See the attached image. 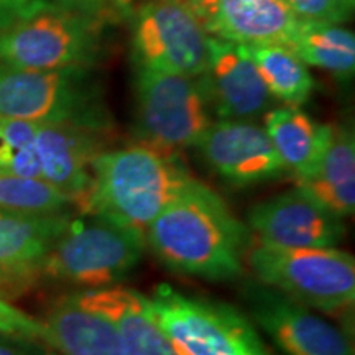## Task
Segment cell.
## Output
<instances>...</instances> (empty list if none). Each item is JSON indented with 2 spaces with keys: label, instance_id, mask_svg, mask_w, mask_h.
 Masks as SVG:
<instances>
[{
  "label": "cell",
  "instance_id": "cell-9",
  "mask_svg": "<svg viewBox=\"0 0 355 355\" xmlns=\"http://www.w3.org/2000/svg\"><path fill=\"white\" fill-rule=\"evenodd\" d=\"M133 20L137 66L162 73L199 78L209 61V42L184 0H148Z\"/></svg>",
  "mask_w": 355,
  "mask_h": 355
},
{
  "label": "cell",
  "instance_id": "cell-18",
  "mask_svg": "<svg viewBox=\"0 0 355 355\" xmlns=\"http://www.w3.org/2000/svg\"><path fill=\"white\" fill-rule=\"evenodd\" d=\"M42 327V340L60 355H123L114 324L74 295L58 301Z\"/></svg>",
  "mask_w": 355,
  "mask_h": 355
},
{
  "label": "cell",
  "instance_id": "cell-14",
  "mask_svg": "<svg viewBox=\"0 0 355 355\" xmlns=\"http://www.w3.org/2000/svg\"><path fill=\"white\" fill-rule=\"evenodd\" d=\"M105 122H58L40 125L37 150L43 180L48 181L73 204L86 193L91 183V166L105 150Z\"/></svg>",
  "mask_w": 355,
  "mask_h": 355
},
{
  "label": "cell",
  "instance_id": "cell-17",
  "mask_svg": "<svg viewBox=\"0 0 355 355\" xmlns=\"http://www.w3.org/2000/svg\"><path fill=\"white\" fill-rule=\"evenodd\" d=\"M78 301L104 314L117 331L123 355H176L165 332L158 327L146 296L132 288L109 286L74 293Z\"/></svg>",
  "mask_w": 355,
  "mask_h": 355
},
{
  "label": "cell",
  "instance_id": "cell-15",
  "mask_svg": "<svg viewBox=\"0 0 355 355\" xmlns=\"http://www.w3.org/2000/svg\"><path fill=\"white\" fill-rule=\"evenodd\" d=\"M212 38L235 44H288L300 19L282 0H184Z\"/></svg>",
  "mask_w": 355,
  "mask_h": 355
},
{
  "label": "cell",
  "instance_id": "cell-26",
  "mask_svg": "<svg viewBox=\"0 0 355 355\" xmlns=\"http://www.w3.org/2000/svg\"><path fill=\"white\" fill-rule=\"evenodd\" d=\"M56 3L101 26L123 19L114 0H56Z\"/></svg>",
  "mask_w": 355,
  "mask_h": 355
},
{
  "label": "cell",
  "instance_id": "cell-19",
  "mask_svg": "<svg viewBox=\"0 0 355 355\" xmlns=\"http://www.w3.org/2000/svg\"><path fill=\"white\" fill-rule=\"evenodd\" d=\"M263 128L285 171L296 180L318 166L332 135V125L318 123L296 105L268 110Z\"/></svg>",
  "mask_w": 355,
  "mask_h": 355
},
{
  "label": "cell",
  "instance_id": "cell-27",
  "mask_svg": "<svg viewBox=\"0 0 355 355\" xmlns=\"http://www.w3.org/2000/svg\"><path fill=\"white\" fill-rule=\"evenodd\" d=\"M40 125L43 123L13 121V119H0V133L10 150L25 148V146L35 145V139Z\"/></svg>",
  "mask_w": 355,
  "mask_h": 355
},
{
  "label": "cell",
  "instance_id": "cell-29",
  "mask_svg": "<svg viewBox=\"0 0 355 355\" xmlns=\"http://www.w3.org/2000/svg\"><path fill=\"white\" fill-rule=\"evenodd\" d=\"M48 6L50 0H0V30Z\"/></svg>",
  "mask_w": 355,
  "mask_h": 355
},
{
  "label": "cell",
  "instance_id": "cell-32",
  "mask_svg": "<svg viewBox=\"0 0 355 355\" xmlns=\"http://www.w3.org/2000/svg\"><path fill=\"white\" fill-rule=\"evenodd\" d=\"M3 337H7V336L0 334V355H26L24 350H21L20 347H17L15 344L7 343Z\"/></svg>",
  "mask_w": 355,
  "mask_h": 355
},
{
  "label": "cell",
  "instance_id": "cell-11",
  "mask_svg": "<svg viewBox=\"0 0 355 355\" xmlns=\"http://www.w3.org/2000/svg\"><path fill=\"white\" fill-rule=\"evenodd\" d=\"M248 230L257 245L272 248H332L345 235L343 219L298 186L255 204Z\"/></svg>",
  "mask_w": 355,
  "mask_h": 355
},
{
  "label": "cell",
  "instance_id": "cell-24",
  "mask_svg": "<svg viewBox=\"0 0 355 355\" xmlns=\"http://www.w3.org/2000/svg\"><path fill=\"white\" fill-rule=\"evenodd\" d=\"M285 3L300 20L339 25L352 15L343 0H285Z\"/></svg>",
  "mask_w": 355,
  "mask_h": 355
},
{
  "label": "cell",
  "instance_id": "cell-20",
  "mask_svg": "<svg viewBox=\"0 0 355 355\" xmlns=\"http://www.w3.org/2000/svg\"><path fill=\"white\" fill-rule=\"evenodd\" d=\"M327 211L340 219L355 209V139L347 127H332V135L318 166L296 180Z\"/></svg>",
  "mask_w": 355,
  "mask_h": 355
},
{
  "label": "cell",
  "instance_id": "cell-22",
  "mask_svg": "<svg viewBox=\"0 0 355 355\" xmlns=\"http://www.w3.org/2000/svg\"><path fill=\"white\" fill-rule=\"evenodd\" d=\"M241 46L273 97L296 107L309 99L314 91V79L308 66L286 44L261 43Z\"/></svg>",
  "mask_w": 355,
  "mask_h": 355
},
{
  "label": "cell",
  "instance_id": "cell-12",
  "mask_svg": "<svg viewBox=\"0 0 355 355\" xmlns=\"http://www.w3.org/2000/svg\"><path fill=\"white\" fill-rule=\"evenodd\" d=\"M196 148L207 166L232 184L261 183L285 173L265 128L252 121L212 122Z\"/></svg>",
  "mask_w": 355,
  "mask_h": 355
},
{
  "label": "cell",
  "instance_id": "cell-28",
  "mask_svg": "<svg viewBox=\"0 0 355 355\" xmlns=\"http://www.w3.org/2000/svg\"><path fill=\"white\" fill-rule=\"evenodd\" d=\"M7 173H12V175L21 178H32V180H43L42 165H40L35 145L25 146V148L19 150H12Z\"/></svg>",
  "mask_w": 355,
  "mask_h": 355
},
{
  "label": "cell",
  "instance_id": "cell-30",
  "mask_svg": "<svg viewBox=\"0 0 355 355\" xmlns=\"http://www.w3.org/2000/svg\"><path fill=\"white\" fill-rule=\"evenodd\" d=\"M114 2L123 19H125V17H130L132 19V15L137 12V8L144 6L148 0H114Z\"/></svg>",
  "mask_w": 355,
  "mask_h": 355
},
{
  "label": "cell",
  "instance_id": "cell-6",
  "mask_svg": "<svg viewBox=\"0 0 355 355\" xmlns=\"http://www.w3.org/2000/svg\"><path fill=\"white\" fill-rule=\"evenodd\" d=\"M101 25L58 3L0 30V64L20 69H87L101 55Z\"/></svg>",
  "mask_w": 355,
  "mask_h": 355
},
{
  "label": "cell",
  "instance_id": "cell-23",
  "mask_svg": "<svg viewBox=\"0 0 355 355\" xmlns=\"http://www.w3.org/2000/svg\"><path fill=\"white\" fill-rule=\"evenodd\" d=\"M73 201L44 180L0 171V211L21 214H58Z\"/></svg>",
  "mask_w": 355,
  "mask_h": 355
},
{
  "label": "cell",
  "instance_id": "cell-34",
  "mask_svg": "<svg viewBox=\"0 0 355 355\" xmlns=\"http://www.w3.org/2000/svg\"><path fill=\"white\" fill-rule=\"evenodd\" d=\"M282 2H285V0H282Z\"/></svg>",
  "mask_w": 355,
  "mask_h": 355
},
{
  "label": "cell",
  "instance_id": "cell-10",
  "mask_svg": "<svg viewBox=\"0 0 355 355\" xmlns=\"http://www.w3.org/2000/svg\"><path fill=\"white\" fill-rule=\"evenodd\" d=\"M243 290L250 314L285 355H355L350 337L308 306L265 285Z\"/></svg>",
  "mask_w": 355,
  "mask_h": 355
},
{
  "label": "cell",
  "instance_id": "cell-7",
  "mask_svg": "<svg viewBox=\"0 0 355 355\" xmlns=\"http://www.w3.org/2000/svg\"><path fill=\"white\" fill-rule=\"evenodd\" d=\"M137 137L166 157L196 146L211 125V110L198 78L139 68Z\"/></svg>",
  "mask_w": 355,
  "mask_h": 355
},
{
  "label": "cell",
  "instance_id": "cell-8",
  "mask_svg": "<svg viewBox=\"0 0 355 355\" xmlns=\"http://www.w3.org/2000/svg\"><path fill=\"white\" fill-rule=\"evenodd\" d=\"M0 119L35 123L105 122L87 69L37 71L0 64Z\"/></svg>",
  "mask_w": 355,
  "mask_h": 355
},
{
  "label": "cell",
  "instance_id": "cell-5",
  "mask_svg": "<svg viewBox=\"0 0 355 355\" xmlns=\"http://www.w3.org/2000/svg\"><path fill=\"white\" fill-rule=\"evenodd\" d=\"M245 261L261 285L321 313L337 314L355 303V259L339 248L255 245Z\"/></svg>",
  "mask_w": 355,
  "mask_h": 355
},
{
  "label": "cell",
  "instance_id": "cell-1",
  "mask_svg": "<svg viewBox=\"0 0 355 355\" xmlns=\"http://www.w3.org/2000/svg\"><path fill=\"white\" fill-rule=\"evenodd\" d=\"M145 242L171 272L230 282L243 272L250 230L214 189L191 178L145 229Z\"/></svg>",
  "mask_w": 355,
  "mask_h": 355
},
{
  "label": "cell",
  "instance_id": "cell-25",
  "mask_svg": "<svg viewBox=\"0 0 355 355\" xmlns=\"http://www.w3.org/2000/svg\"><path fill=\"white\" fill-rule=\"evenodd\" d=\"M0 334L19 339H42L43 327L42 322L8 303L0 293Z\"/></svg>",
  "mask_w": 355,
  "mask_h": 355
},
{
  "label": "cell",
  "instance_id": "cell-31",
  "mask_svg": "<svg viewBox=\"0 0 355 355\" xmlns=\"http://www.w3.org/2000/svg\"><path fill=\"white\" fill-rule=\"evenodd\" d=\"M10 146L6 144V140L2 139V133H0V171H7L8 162H10Z\"/></svg>",
  "mask_w": 355,
  "mask_h": 355
},
{
  "label": "cell",
  "instance_id": "cell-4",
  "mask_svg": "<svg viewBox=\"0 0 355 355\" xmlns=\"http://www.w3.org/2000/svg\"><path fill=\"white\" fill-rule=\"evenodd\" d=\"M150 313L176 355H272L254 324L232 306L162 283L146 296Z\"/></svg>",
  "mask_w": 355,
  "mask_h": 355
},
{
  "label": "cell",
  "instance_id": "cell-33",
  "mask_svg": "<svg viewBox=\"0 0 355 355\" xmlns=\"http://www.w3.org/2000/svg\"><path fill=\"white\" fill-rule=\"evenodd\" d=\"M344 2V6L349 8V10H352L354 12V7H355V0H343Z\"/></svg>",
  "mask_w": 355,
  "mask_h": 355
},
{
  "label": "cell",
  "instance_id": "cell-21",
  "mask_svg": "<svg viewBox=\"0 0 355 355\" xmlns=\"http://www.w3.org/2000/svg\"><path fill=\"white\" fill-rule=\"evenodd\" d=\"M304 64L350 79L355 71V37L337 24L300 20L291 42L286 44Z\"/></svg>",
  "mask_w": 355,
  "mask_h": 355
},
{
  "label": "cell",
  "instance_id": "cell-2",
  "mask_svg": "<svg viewBox=\"0 0 355 355\" xmlns=\"http://www.w3.org/2000/svg\"><path fill=\"white\" fill-rule=\"evenodd\" d=\"M191 178L175 157L150 146L104 150L92 162L91 183L74 206L84 216L104 217L145 234Z\"/></svg>",
  "mask_w": 355,
  "mask_h": 355
},
{
  "label": "cell",
  "instance_id": "cell-16",
  "mask_svg": "<svg viewBox=\"0 0 355 355\" xmlns=\"http://www.w3.org/2000/svg\"><path fill=\"white\" fill-rule=\"evenodd\" d=\"M71 217L58 214H21L0 211V293L30 285L56 237Z\"/></svg>",
  "mask_w": 355,
  "mask_h": 355
},
{
  "label": "cell",
  "instance_id": "cell-3",
  "mask_svg": "<svg viewBox=\"0 0 355 355\" xmlns=\"http://www.w3.org/2000/svg\"><path fill=\"white\" fill-rule=\"evenodd\" d=\"M145 234L97 216L71 219L44 257L42 275L84 291L115 286L140 263Z\"/></svg>",
  "mask_w": 355,
  "mask_h": 355
},
{
  "label": "cell",
  "instance_id": "cell-13",
  "mask_svg": "<svg viewBox=\"0 0 355 355\" xmlns=\"http://www.w3.org/2000/svg\"><path fill=\"white\" fill-rule=\"evenodd\" d=\"M198 79L211 114L220 121H254L272 104V94L241 44L211 37L209 61Z\"/></svg>",
  "mask_w": 355,
  "mask_h": 355
}]
</instances>
